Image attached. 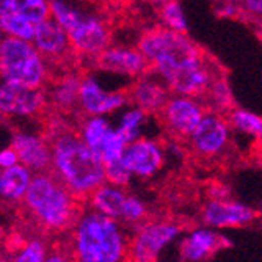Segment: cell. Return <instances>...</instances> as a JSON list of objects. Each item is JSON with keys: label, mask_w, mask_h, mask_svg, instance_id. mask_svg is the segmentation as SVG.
Listing matches in <instances>:
<instances>
[{"label": "cell", "mask_w": 262, "mask_h": 262, "mask_svg": "<svg viewBox=\"0 0 262 262\" xmlns=\"http://www.w3.org/2000/svg\"><path fill=\"white\" fill-rule=\"evenodd\" d=\"M181 232V225L173 220H146L130 235L127 262H157Z\"/></svg>", "instance_id": "cell-7"}, {"label": "cell", "mask_w": 262, "mask_h": 262, "mask_svg": "<svg viewBox=\"0 0 262 262\" xmlns=\"http://www.w3.org/2000/svg\"><path fill=\"white\" fill-rule=\"evenodd\" d=\"M260 212H262V203H260Z\"/></svg>", "instance_id": "cell-39"}, {"label": "cell", "mask_w": 262, "mask_h": 262, "mask_svg": "<svg viewBox=\"0 0 262 262\" xmlns=\"http://www.w3.org/2000/svg\"><path fill=\"white\" fill-rule=\"evenodd\" d=\"M49 102L44 88H33L4 80L0 86V110L4 116L32 118L39 115Z\"/></svg>", "instance_id": "cell-10"}, {"label": "cell", "mask_w": 262, "mask_h": 262, "mask_svg": "<svg viewBox=\"0 0 262 262\" xmlns=\"http://www.w3.org/2000/svg\"><path fill=\"white\" fill-rule=\"evenodd\" d=\"M129 239L120 220L88 206L69 229V253L74 262H127Z\"/></svg>", "instance_id": "cell-3"}, {"label": "cell", "mask_w": 262, "mask_h": 262, "mask_svg": "<svg viewBox=\"0 0 262 262\" xmlns=\"http://www.w3.org/2000/svg\"><path fill=\"white\" fill-rule=\"evenodd\" d=\"M127 94H129V101L135 107L145 110L148 115H157L162 112V108L165 107L166 101L170 99L173 93L159 76L151 77L145 74L135 79Z\"/></svg>", "instance_id": "cell-18"}, {"label": "cell", "mask_w": 262, "mask_h": 262, "mask_svg": "<svg viewBox=\"0 0 262 262\" xmlns=\"http://www.w3.org/2000/svg\"><path fill=\"white\" fill-rule=\"evenodd\" d=\"M132 178H134V174L130 173V170L127 168V165L124 163L123 159L105 165V179L110 184L126 187V185H129Z\"/></svg>", "instance_id": "cell-31"}, {"label": "cell", "mask_w": 262, "mask_h": 262, "mask_svg": "<svg viewBox=\"0 0 262 262\" xmlns=\"http://www.w3.org/2000/svg\"><path fill=\"white\" fill-rule=\"evenodd\" d=\"M35 24L19 16L14 11L0 13V29L5 36H13L24 41H33L35 36Z\"/></svg>", "instance_id": "cell-24"}, {"label": "cell", "mask_w": 262, "mask_h": 262, "mask_svg": "<svg viewBox=\"0 0 262 262\" xmlns=\"http://www.w3.org/2000/svg\"><path fill=\"white\" fill-rule=\"evenodd\" d=\"M231 132L232 127L228 116H223L222 112L217 110L206 112L200 124L187 138L188 148L200 159H217L226 151L231 141Z\"/></svg>", "instance_id": "cell-8"}, {"label": "cell", "mask_w": 262, "mask_h": 262, "mask_svg": "<svg viewBox=\"0 0 262 262\" xmlns=\"http://www.w3.org/2000/svg\"><path fill=\"white\" fill-rule=\"evenodd\" d=\"M123 160L134 178L151 179L162 170L165 163V149L159 141L140 137L127 145Z\"/></svg>", "instance_id": "cell-14"}, {"label": "cell", "mask_w": 262, "mask_h": 262, "mask_svg": "<svg viewBox=\"0 0 262 262\" xmlns=\"http://www.w3.org/2000/svg\"><path fill=\"white\" fill-rule=\"evenodd\" d=\"M49 253V247L42 239L32 237L29 241H22L16 247L8 262H46Z\"/></svg>", "instance_id": "cell-25"}, {"label": "cell", "mask_w": 262, "mask_h": 262, "mask_svg": "<svg viewBox=\"0 0 262 262\" xmlns=\"http://www.w3.org/2000/svg\"><path fill=\"white\" fill-rule=\"evenodd\" d=\"M241 7V13L256 19L259 24L262 22V0H237Z\"/></svg>", "instance_id": "cell-32"}, {"label": "cell", "mask_w": 262, "mask_h": 262, "mask_svg": "<svg viewBox=\"0 0 262 262\" xmlns=\"http://www.w3.org/2000/svg\"><path fill=\"white\" fill-rule=\"evenodd\" d=\"M46 262H74L73 256L66 251H61V250H52L47 256V260Z\"/></svg>", "instance_id": "cell-35"}, {"label": "cell", "mask_w": 262, "mask_h": 262, "mask_svg": "<svg viewBox=\"0 0 262 262\" xmlns=\"http://www.w3.org/2000/svg\"><path fill=\"white\" fill-rule=\"evenodd\" d=\"M257 146H259V152L262 154V135L257 138Z\"/></svg>", "instance_id": "cell-37"}, {"label": "cell", "mask_w": 262, "mask_h": 262, "mask_svg": "<svg viewBox=\"0 0 262 262\" xmlns=\"http://www.w3.org/2000/svg\"><path fill=\"white\" fill-rule=\"evenodd\" d=\"M159 4V16L163 26L179 33H187L188 20L178 0H162Z\"/></svg>", "instance_id": "cell-27"}, {"label": "cell", "mask_w": 262, "mask_h": 262, "mask_svg": "<svg viewBox=\"0 0 262 262\" xmlns=\"http://www.w3.org/2000/svg\"><path fill=\"white\" fill-rule=\"evenodd\" d=\"M228 121L234 132L253 137L256 140L262 135V118L247 108L232 107L228 112Z\"/></svg>", "instance_id": "cell-23"}, {"label": "cell", "mask_w": 262, "mask_h": 262, "mask_svg": "<svg viewBox=\"0 0 262 262\" xmlns=\"http://www.w3.org/2000/svg\"><path fill=\"white\" fill-rule=\"evenodd\" d=\"M80 83L82 79H79L76 74H64L58 77L47 93V102L49 105L60 113H71L79 108V99H80Z\"/></svg>", "instance_id": "cell-19"}, {"label": "cell", "mask_w": 262, "mask_h": 262, "mask_svg": "<svg viewBox=\"0 0 262 262\" xmlns=\"http://www.w3.org/2000/svg\"><path fill=\"white\" fill-rule=\"evenodd\" d=\"M22 206L30 219L47 232L71 229L82 210L80 200L52 171L33 176Z\"/></svg>", "instance_id": "cell-4"}, {"label": "cell", "mask_w": 262, "mask_h": 262, "mask_svg": "<svg viewBox=\"0 0 262 262\" xmlns=\"http://www.w3.org/2000/svg\"><path fill=\"white\" fill-rule=\"evenodd\" d=\"M173 94L203 99L222 71L187 36L168 27H152L143 32L137 44Z\"/></svg>", "instance_id": "cell-1"}, {"label": "cell", "mask_w": 262, "mask_h": 262, "mask_svg": "<svg viewBox=\"0 0 262 262\" xmlns=\"http://www.w3.org/2000/svg\"><path fill=\"white\" fill-rule=\"evenodd\" d=\"M11 11L36 26L51 17V0H13Z\"/></svg>", "instance_id": "cell-28"}, {"label": "cell", "mask_w": 262, "mask_h": 262, "mask_svg": "<svg viewBox=\"0 0 262 262\" xmlns=\"http://www.w3.org/2000/svg\"><path fill=\"white\" fill-rule=\"evenodd\" d=\"M112 129L113 127L105 120V116H86L80 123V127L77 132L86 145L94 152H98L99 146L102 145V141L107 138Z\"/></svg>", "instance_id": "cell-22"}, {"label": "cell", "mask_w": 262, "mask_h": 262, "mask_svg": "<svg viewBox=\"0 0 262 262\" xmlns=\"http://www.w3.org/2000/svg\"><path fill=\"white\" fill-rule=\"evenodd\" d=\"M126 198L127 193L124 192V187L115 185L105 181L102 185L94 190L86 201L91 209L102 213V215L120 220Z\"/></svg>", "instance_id": "cell-21"}, {"label": "cell", "mask_w": 262, "mask_h": 262, "mask_svg": "<svg viewBox=\"0 0 262 262\" xmlns=\"http://www.w3.org/2000/svg\"><path fill=\"white\" fill-rule=\"evenodd\" d=\"M47 138L52 145L51 171L80 201L88 200L94 190L107 181L104 162L76 130L58 126Z\"/></svg>", "instance_id": "cell-2"}, {"label": "cell", "mask_w": 262, "mask_h": 262, "mask_svg": "<svg viewBox=\"0 0 262 262\" xmlns=\"http://www.w3.org/2000/svg\"><path fill=\"white\" fill-rule=\"evenodd\" d=\"M51 16L68 32L76 55L94 60L110 46V30L99 16L82 11L66 0H51Z\"/></svg>", "instance_id": "cell-5"}, {"label": "cell", "mask_w": 262, "mask_h": 262, "mask_svg": "<svg viewBox=\"0 0 262 262\" xmlns=\"http://www.w3.org/2000/svg\"><path fill=\"white\" fill-rule=\"evenodd\" d=\"M146 120H148V113L134 105V107L123 112V115L120 116V121H118L116 129L127 143H130V141L140 138L141 127L145 126Z\"/></svg>", "instance_id": "cell-26"}, {"label": "cell", "mask_w": 262, "mask_h": 262, "mask_svg": "<svg viewBox=\"0 0 262 262\" xmlns=\"http://www.w3.org/2000/svg\"><path fill=\"white\" fill-rule=\"evenodd\" d=\"M10 145L16 149L19 162L26 165L32 173L38 174L51 171L52 145L47 137L27 130H17L11 135Z\"/></svg>", "instance_id": "cell-15"}, {"label": "cell", "mask_w": 262, "mask_h": 262, "mask_svg": "<svg viewBox=\"0 0 262 262\" xmlns=\"http://www.w3.org/2000/svg\"><path fill=\"white\" fill-rule=\"evenodd\" d=\"M217 13L223 17H235L242 14L237 0H223V2H220V7L217 8Z\"/></svg>", "instance_id": "cell-34"}, {"label": "cell", "mask_w": 262, "mask_h": 262, "mask_svg": "<svg viewBox=\"0 0 262 262\" xmlns=\"http://www.w3.org/2000/svg\"><path fill=\"white\" fill-rule=\"evenodd\" d=\"M0 68L8 82L33 88H44L49 82V61L32 41L5 36L0 42Z\"/></svg>", "instance_id": "cell-6"}, {"label": "cell", "mask_w": 262, "mask_h": 262, "mask_svg": "<svg viewBox=\"0 0 262 262\" xmlns=\"http://www.w3.org/2000/svg\"><path fill=\"white\" fill-rule=\"evenodd\" d=\"M129 102L127 93L105 91L96 79L90 76L82 79L79 110L86 116H105L124 108Z\"/></svg>", "instance_id": "cell-13"}, {"label": "cell", "mask_w": 262, "mask_h": 262, "mask_svg": "<svg viewBox=\"0 0 262 262\" xmlns=\"http://www.w3.org/2000/svg\"><path fill=\"white\" fill-rule=\"evenodd\" d=\"M0 13H7V11H11V4L13 0H0Z\"/></svg>", "instance_id": "cell-36"}, {"label": "cell", "mask_w": 262, "mask_h": 262, "mask_svg": "<svg viewBox=\"0 0 262 262\" xmlns=\"http://www.w3.org/2000/svg\"><path fill=\"white\" fill-rule=\"evenodd\" d=\"M203 223L213 229L242 228L251 225L257 219V212L239 201H232L225 196L212 198L207 201L201 212Z\"/></svg>", "instance_id": "cell-11"}, {"label": "cell", "mask_w": 262, "mask_h": 262, "mask_svg": "<svg viewBox=\"0 0 262 262\" xmlns=\"http://www.w3.org/2000/svg\"><path fill=\"white\" fill-rule=\"evenodd\" d=\"M206 107L198 98L171 94L162 108L160 120L174 138L187 140L206 115Z\"/></svg>", "instance_id": "cell-9"}, {"label": "cell", "mask_w": 262, "mask_h": 262, "mask_svg": "<svg viewBox=\"0 0 262 262\" xmlns=\"http://www.w3.org/2000/svg\"><path fill=\"white\" fill-rule=\"evenodd\" d=\"M35 173L17 163L0 171V196L5 203H20L26 198Z\"/></svg>", "instance_id": "cell-20"}, {"label": "cell", "mask_w": 262, "mask_h": 262, "mask_svg": "<svg viewBox=\"0 0 262 262\" xmlns=\"http://www.w3.org/2000/svg\"><path fill=\"white\" fill-rule=\"evenodd\" d=\"M32 42L49 63L64 61L74 54L68 32L52 16L36 24Z\"/></svg>", "instance_id": "cell-16"}, {"label": "cell", "mask_w": 262, "mask_h": 262, "mask_svg": "<svg viewBox=\"0 0 262 262\" xmlns=\"http://www.w3.org/2000/svg\"><path fill=\"white\" fill-rule=\"evenodd\" d=\"M260 35H262V22H260Z\"/></svg>", "instance_id": "cell-38"}, {"label": "cell", "mask_w": 262, "mask_h": 262, "mask_svg": "<svg viewBox=\"0 0 262 262\" xmlns=\"http://www.w3.org/2000/svg\"><path fill=\"white\" fill-rule=\"evenodd\" d=\"M148 220V206L140 196L137 195H127L120 222L126 228H137L141 223H145Z\"/></svg>", "instance_id": "cell-30"}, {"label": "cell", "mask_w": 262, "mask_h": 262, "mask_svg": "<svg viewBox=\"0 0 262 262\" xmlns=\"http://www.w3.org/2000/svg\"><path fill=\"white\" fill-rule=\"evenodd\" d=\"M226 245V239L217 229L204 226L188 231L181 241L179 254L185 262H203Z\"/></svg>", "instance_id": "cell-17"}, {"label": "cell", "mask_w": 262, "mask_h": 262, "mask_svg": "<svg viewBox=\"0 0 262 262\" xmlns=\"http://www.w3.org/2000/svg\"><path fill=\"white\" fill-rule=\"evenodd\" d=\"M17 163H20V162H19V156H17L16 149L11 145L4 148L2 152H0V168H2V170L10 168V166L17 165Z\"/></svg>", "instance_id": "cell-33"}, {"label": "cell", "mask_w": 262, "mask_h": 262, "mask_svg": "<svg viewBox=\"0 0 262 262\" xmlns=\"http://www.w3.org/2000/svg\"><path fill=\"white\" fill-rule=\"evenodd\" d=\"M93 61L105 73L132 79H138L148 74V71L151 69V64L148 58L143 55V52L138 47L130 46H108Z\"/></svg>", "instance_id": "cell-12"}, {"label": "cell", "mask_w": 262, "mask_h": 262, "mask_svg": "<svg viewBox=\"0 0 262 262\" xmlns=\"http://www.w3.org/2000/svg\"><path fill=\"white\" fill-rule=\"evenodd\" d=\"M206 101H209L212 110H217V112H223V110H231L234 105L232 102V93L231 88L228 85V80L223 74H219L215 77V80L212 82L210 88L207 90L206 96L203 98Z\"/></svg>", "instance_id": "cell-29"}]
</instances>
